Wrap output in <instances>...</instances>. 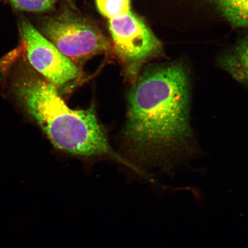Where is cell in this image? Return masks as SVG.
I'll return each mask as SVG.
<instances>
[{"label": "cell", "instance_id": "8", "mask_svg": "<svg viewBox=\"0 0 248 248\" xmlns=\"http://www.w3.org/2000/svg\"><path fill=\"white\" fill-rule=\"evenodd\" d=\"M95 1L100 14L109 20L131 12V0H95Z\"/></svg>", "mask_w": 248, "mask_h": 248}, {"label": "cell", "instance_id": "1", "mask_svg": "<svg viewBox=\"0 0 248 248\" xmlns=\"http://www.w3.org/2000/svg\"><path fill=\"white\" fill-rule=\"evenodd\" d=\"M190 82L177 63L148 68L128 96L124 138L130 151L145 162H168L190 153Z\"/></svg>", "mask_w": 248, "mask_h": 248}, {"label": "cell", "instance_id": "4", "mask_svg": "<svg viewBox=\"0 0 248 248\" xmlns=\"http://www.w3.org/2000/svg\"><path fill=\"white\" fill-rule=\"evenodd\" d=\"M19 31L31 66L47 81L56 87L63 86L81 75L75 63L59 51L26 18H21Z\"/></svg>", "mask_w": 248, "mask_h": 248}, {"label": "cell", "instance_id": "2", "mask_svg": "<svg viewBox=\"0 0 248 248\" xmlns=\"http://www.w3.org/2000/svg\"><path fill=\"white\" fill-rule=\"evenodd\" d=\"M12 88L28 112L59 150L79 156H106L125 161L108 144L93 107L71 109L59 95L57 87L32 76L21 77Z\"/></svg>", "mask_w": 248, "mask_h": 248}, {"label": "cell", "instance_id": "5", "mask_svg": "<svg viewBox=\"0 0 248 248\" xmlns=\"http://www.w3.org/2000/svg\"><path fill=\"white\" fill-rule=\"evenodd\" d=\"M114 46L135 76L142 63L156 53L160 43L143 21L131 12L108 21Z\"/></svg>", "mask_w": 248, "mask_h": 248}, {"label": "cell", "instance_id": "9", "mask_svg": "<svg viewBox=\"0 0 248 248\" xmlns=\"http://www.w3.org/2000/svg\"><path fill=\"white\" fill-rule=\"evenodd\" d=\"M13 7L18 10L31 12H43L52 8L53 1L52 0H8Z\"/></svg>", "mask_w": 248, "mask_h": 248}, {"label": "cell", "instance_id": "10", "mask_svg": "<svg viewBox=\"0 0 248 248\" xmlns=\"http://www.w3.org/2000/svg\"><path fill=\"white\" fill-rule=\"evenodd\" d=\"M52 1H54V0H52ZM67 1H71V0H67Z\"/></svg>", "mask_w": 248, "mask_h": 248}, {"label": "cell", "instance_id": "6", "mask_svg": "<svg viewBox=\"0 0 248 248\" xmlns=\"http://www.w3.org/2000/svg\"><path fill=\"white\" fill-rule=\"evenodd\" d=\"M220 64L234 79L248 88V39L225 55Z\"/></svg>", "mask_w": 248, "mask_h": 248}, {"label": "cell", "instance_id": "7", "mask_svg": "<svg viewBox=\"0 0 248 248\" xmlns=\"http://www.w3.org/2000/svg\"><path fill=\"white\" fill-rule=\"evenodd\" d=\"M224 16L238 27H248V0H210Z\"/></svg>", "mask_w": 248, "mask_h": 248}, {"label": "cell", "instance_id": "3", "mask_svg": "<svg viewBox=\"0 0 248 248\" xmlns=\"http://www.w3.org/2000/svg\"><path fill=\"white\" fill-rule=\"evenodd\" d=\"M42 30L46 39L73 62L85 61L110 48L97 27L70 12L46 18Z\"/></svg>", "mask_w": 248, "mask_h": 248}]
</instances>
